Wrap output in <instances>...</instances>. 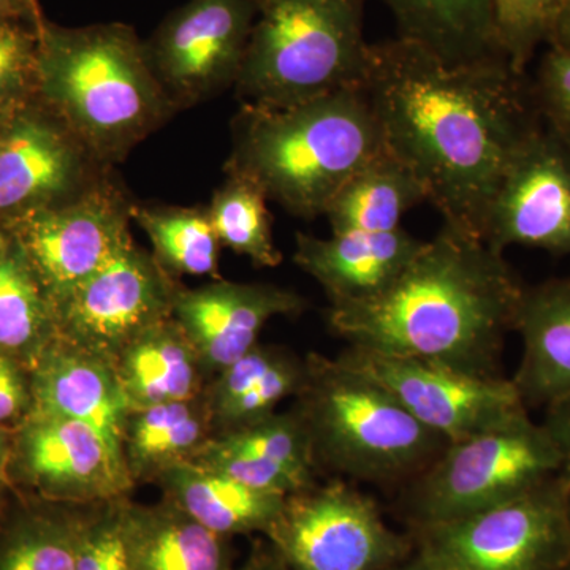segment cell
Instances as JSON below:
<instances>
[{
  "label": "cell",
  "mask_w": 570,
  "mask_h": 570,
  "mask_svg": "<svg viewBox=\"0 0 570 570\" xmlns=\"http://www.w3.org/2000/svg\"><path fill=\"white\" fill-rule=\"evenodd\" d=\"M360 88L444 224L482 238L510 160L542 124L531 82L504 59L452 63L397 36L370 45Z\"/></svg>",
  "instance_id": "6da1fadb"
},
{
  "label": "cell",
  "mask_w": 570,
  "mask_h": 570,
  "mask_svg": "<svg viewBox=\"0 0 570 570\" xmlns=\"http://www.w3.org/2000/svg\"><path fill=\"white\" fill-rule=\"evenodd\" d=\"M524 288L504 254L444 224L387 291L330 306L328 324L348 347L499 377Z\"/></svg>",
  "instance_id": "7a4b0ae2"
},
{
  "label": "cell",
  "mask_w": 570,
  "mask_h": 570,
  "mask_svg": "<svg viewBox=\"0 0 570 570\" xmlns=\"http://www.w3.org/2000/svg\"><path fill=\"white\" fill-rule=\"evenodd\" d=\"M37 97L104 167L130 153L179 112L124 22L39 26Z\"/></svg>",
  "instance_id": "3957f363"
},
{
  "label": "cell",
  "mask_w": 570,
  "mask_h": 570,
  "mask_svg": "<svg viewBox=\"0 0 570 570\" xmlns=\"http://www.w3.org/2000/svg\"><path fill=\"white\" fill-rule=\"evenodd\" d=\"M385 151L376 116L355 86L291 107L242 105L225 171L245 176L291 216L311 220Z\"/></svg>",
  "instance_id": "277c9868"
},
{
  "label": "cell",
  "mask_w": 570,
  "mask_h": 570,
  "mask_svg": "<svg viewBox=\"0 0 570 570\" xmlns=\"http://www.w3.org/2000/svg\"><path fill=\"white\" fill-rule=\"evenodd\" d=\"M294 411L318 468L367 483L411 482L449 444L340 356L306 355V381Z\"/></svg>",
  "instance_id": "5b68a950"
},
{
  "label": "cell",
  "mask_w": 570,
  "mask_h": 570,
  "mask_svg": "<svg viewBox=\"0 0 570 570\" xmlns=\"http://www.w3.org/2000/svg\"><path fill=\"white\" fill-rule=\"evenodd\" d=\"M366 0H255L236 80L242 105L284 108L362 85Z\"/></svg>",
  "instance_id": "8992f818"
},
{
  "label": "cell",
  "mask_w": 570,
  "mask_h": 570,
  "mask_svg": "<svg viewBox=\"0 0 570 570\" xmlns=\"http://www.w3.org/2000/svg\"><path fill=\"white\" fill-rule=\"evenodd\" d=\"M561 472L560 449L527 411L445 445L411 480L409 513L419 528L460 519L519 498Z\"/></svg>",
  "instance_id": "52a82bcc"
},
{
  "label": "cell",
  "mask_w": 570,
  "mask_h": 570,
  "mask_svg": "<svg viewBox=\"0 0 570 570\" xmlns=\"http://www.w3.org/2000/svg\"><path fill=\"white\" fill-rule=\"evenodd\" d=\"M434 570H564L570 558V480H547L519 498L419 528Z\"/></svg>",
  "instance_id": "ba28073f"
},
{
  "label": "cell",
  "mask_w": 570,
  "mask_h": 570,
  "mask_svg": "<svg viewBox=\"0 0 570 570\" xmlns=\"http://www.w3.org/2000/svg\"><path fill=\"white\" fill-rule=\"evenodd\" d=\"M264 535L287 570H384L411 557L376 502L343 480L288 494Z\"/></svg>",
  "instance_id": "9c48e42d"
},
{
  "label": "cell",
  "mask_w": 570,
  "mask_h": 570,
  "mask_svg": "<svg viewBox=\"0 0 570 570\" xmlns=\"http://www.w3.org/2000/svg\"><path fill=\"white\" fill-rule=\"evenodd\" d=\"M255 0H187L142 40L176 110L235 88L255 21Z\"/></svg>",
  "instance_id": "30bf717a"
},
{
  "label": "cell",
  "mask_w": 570,
  "mask_h": 570,
  "mask_svg": "<svg viewBox=\"0 0 570 570\" xmlns=\"http://www.w3.org/2000/svg\"><path fill=\"white\" fill-rule=\"evenodd\" d=\"M132 204L108 174L80 197L2 228L28 255L56 309L134 242Z\"/></svg>",
  "instance_id": "8fae6325"
},
{
  "label": "cell",
  "mask_w": 570,
  "mask_h": 570,
  "mask_svg": "<svg viewBox=\"0 0 570 570\" xmlns=\"http://www.w3.org/2000/svg\"><path fill=\"white\" fill-rule=\"evenodd\" d=\"M108 174L39 97L0 116V228L80 197Z\"/></svg>",
  "instance_id": "7c38bea8"
},
{
  "label": "cell",
  "mask_w": 570,
  "mask_h": 570,
  "mask_svg": "<svg viewBox=\"0 0 570 570\" xmlns=\"http://www.w3.org/2000/svg\"><path fill=\"white\" fill-rule=\"evenodd\" d=\"M337 356L374 379L449 444L530 411L512 379L478 376L431 360L348 346Z\"/></svg>",
  "instance_id": "4fadbf2b"
},
{
  "label": "cell",
  "mask_w": 570,
  "mask_h": 570,
  "mask_svg": "<svg viewBox=\"0 0 570 570\" xmlns=\"http://www.w3.org/2000/svg\"><path fill=\"white\" fill-rule=\"evenodd\" d=\"M178 285L130 242L56 307L59 336L112 365L135 337L171 317Z\"/></svg>",
  "instance_id": "5bb4252c"
},
{
  "label": "cell",
  "mask_w": 570,
  "mask_h": 570,
  "mask_svg": "<svg viewBox=\"0 0 570 570\" xmlns=\"http://www.w3.org/2000/svg\"><path fill=\"white\" fill-rule=\"evenodd\" d=\"M6 480L51 504L89 505L129 497L132 480L94 428L31 412L13 430Z\"/></svg>",
  "instance_id": "9a60e30c"
},
{
  "label": "cell",
  "mask_w": 570,
  "mask_h": 570,
  "mask_svg": "<svg viewBox=\"0 0 570 570\" xmlns=\"http://www.w3.org/2000/svg\"><path fill=\"white\" fill-rule=\"evenodd\" d=\"M482 239L501 254L521 246L570 257V142L546 122L510 160Z\"/></svg>",
  "instance_id": "2e32d148"
},
{
  "label": "cell",
  "mask_w": 570,
  "mask_h": 570,
  "mask_svg": "<svg viewBox=\"0 0 570 570\" xmlns=\"http://www.w3.org/2000/svg\"><path fill=\"white\" fill-rule=\"evenodd\" d=\"M306 307V298L281 285L214 279L197 288L179 284L171 317L212 379L257 346L269 321L298 316Z\"/></svg>",
  "instance_id": "e0dca14e"
},
{
  "label": "cell",
  "mask_w": 570,
  "mask_h": 570,
  "mask_svg": "<svg viewBox=\"0 0 570 570\" xmlns=\"http://www.w3.org/2000/svg\"><path fill=\"white\" fill-rule=\"evenodd\" d=\"M29 374L32 412L94 428L124 464L122 433L132 407L110 362L58 335L29 367Z\"/></svg>",
  "instance_id": "ac0fdd59"
},
{
  "label": "cell",
  "mask_w": 570,
  "mask_h": 570,
  "mask_svg": "<svg viewBox=\"0 0 570 570\" xmlns=\"http://www.w3.org/2000/svg\"><path fill=\"white\" fill-rule=\"evenodd\" d=\"M422 246V239L404 228L346 232L330 238L299 232L294 262L324 288L330 306L352 305L387 291Z\"/></svg>",
  "instance_id": "d6986e66"
},
{
  "label": "cell",
  "mask_w": 570,
  "mask_h": 570,
  "mask_svg": "<svg viewBox=\"0 0 570 570\" xmlns=\"http://www.w3.org/2000/svg\"><path fill=\"white\" fill-rule=\"evenodd\" d=\"M194 461L253 489L283 497L317 483L309 434L294 409L214 436Z\"/></svg>",
  "instance_id": "ffe728a7"
},
{
  "label": "cell",
  "mask_w": 570,
  "mask_h": 570,
  "mask_svg": "<svg viewBox=\"0 0 570 570\" xmlns=\"http://www.w3.org/2000/svg\"><path fill=\"white\" fill-rule=\"evenodd\" d=\"M515 332L523 352L513 385L528 409L549 406L570 392V276L524 288Z\"/></svg>",
  "instance_id": "44dd1931"
},
{
  "label": "cell",
  "mask_w": 570,
  "mask_h": 570,
  "mask_svg": "<svg viewBox=\"0 0 570 570\" xmlns=\"http://www.w3.org/2000/svg\"><path fill=\"white\" fill-rule=\"evenodd\" d=\"M306 381V356L273 344L258 343L206 385L204 397L214 436L254 425L276 414Z\"/></svg>",
  "instance_id": "7402d4cb"
},
{
  "label": "cell",
  "mask_w": 570,
  "mask_h": 570,
  "mask_svg": "<svg viewBox=\"0 0 570 570\" xmlns=\"http://www.w3.org/2000/svg\"><path fill=\"white\" fill-rule=\"evenodd\" d=\"M121 528L132 570H235L230 539L167 499L138 504L124 498Z\"/></svg>",
  "instance_id": "603a6c76"
},
{
  "label": "cell",
  "mask_w": 570,
  "mask_h": 570,
  "mask_svg": "<svg viewBox=\"0 0 570 570\" xmlns=\"http://www.w3.org/2000/svg\"><path fill=\"white\" fill-rule=\"evenodd\" d=\"M130 407L140 409L204 396L209 376L174 317L142 332L112 362Z\"/></svg>",
  "instance_id": "cb8c5ba5"
},
{
  "label": "cell",
  "mask_w": 570,
  "mask_h": 570,
  "mask_svg": "<svg viewBox=\"0 0 570 570\" xmlns=\"http://www.w3.org/2000/svg\"><path fill=\"white\" fill-rule=\"evenodd\" d=\"M156 485L164 499L227 539L254 532L265 534L287 498L253 489L195 461L171 468L160 475Z\"/></svg>",
  "instance_id": "d4e9b609"
},
{
  "label": "cell",
  "mask_w": 570,
  "mask_h": 570,
  "mask_svg": "<svg viewBox=\"0 0 570 570\" xmlns=\"http://www.w3.org/2000/svg\"><path fill=\"white\" fill-rule=\"evenodd\" d=\"M214 438L205 397L132 409L122 433V461L135 487L156 483L197 459Z\"/></svg>",
  "instance_id": "484cf974"
},
{
  "label": "cell",
  "mask_w": 570,
  "mask_h": 570,
  "mask_svg": "<svg viewBox=\"0 0 570 570\" xmlns=\"http://www.w3.org/2000/svg\"><path fill=\"white\" fill-rule=\"evenodd\" d=\"M400 37L452 63L504 59L491 0H382ZM505 61V59H504Z\"/></svg>",
  "instance_id": "4316f807"
},
{
  "label": "cell",
  "mask_w": 570,
  "mask_h": 570,
  "mask_svg": "<svg viewBox=\"0 0 570 570\" xmlns=\"http://www.w3.org/2000/svg\"><path fill=\"white\" fill-rule=\"evenodd\" d=\"M428 202L417 176L385 151L363 165L332 198L324 216L333 234L392 232L404 214Z\"/></svg>",
  "instance_id": "83f0119b"
},
{
  "label": "cell",
  "mask_w": 570,
  "mask_h": 570,
  "mask_svg": "<svg viewBox=\"0 0 570 570\" xmlns=\"http://www.w3.org/2000/svg\"><path fill=\"white\" fill-rule=\"evenodd\" d=\"M58 335L55 306L28 255L0 228V351L31 367Z\"/></svg>",
  "instance_id": "f1b7e54d"
},
{
  "label": "cell",
  "mask_w": 570,
  "mask_h": 570,
  "mask_svg": "<svg viewBox=\"0 0 570 570\" xmlns=\"http://www.w3.org/2000/svg\"><path fill=\"white\" fill-rule=\"evenodd\" d=\"M82 505L40 501L7 510L0 524V570H77Z\"/></svg>",
  "instance_id": "f546056e"
},
{
  "label": "cell",
  "mask_w": 570,
  "mask_h": 570,
  "mask_svg": "<svg viewBox=\"0 0 570 570\" xmlns=\"http://www.w3.org/2000/svg\"><path fill=\"white\" fill-rule=\"evenodd\" d=\"M132 223L145 232L157 264L174 279L209 276L220 279L219 238L208 206L132 204Z\"/></svg>",
  "instance_id": "4dcf8cb0"
},
{
  "label": "cell",
  "mask_w": 570,
  "mask_h": 570,
  "mask_svg": "<svg viewBox=\"0 0 570 570\" xmlns=\"http://www.w3.org/2000/svg\"><path fill=\"white\" fill-rule=\"evenodd\" d=\"M268 197L245 176L225 171L224 183L214 190L209 219L220 246L249 258L257 268H276L283 254L275 245Z\"/></svg>",
  "instance_id": "1f68e13d"
},
{
  "label": "cell",
  "mask_w": 570,
  "mask_h": 570,
  "mask_svg": "<svg viewBox=\"0 0 570 570\" xmlns=\"http://www.w3.org/2000/svg\"><path fill=\"white\" fill-rule=\"evenodd\" d=\"M562 2L564 0H491L499 50L517 73L527 75L535 50L549 43Z\"/></svg>",
  "instance_id": "d6a6232c"
},
{
  "label": "cell",
  "mask_w": 570,
  "mask_h": 570,
  "mask_svg": "<svg viewBox=\"0 0 570 570\" xmlns=\"http://www.w3.org/2000/svg\"><path fill=\"white\" fill-rule=\"evenodd\" d=\"M124 498L82 505L77 570H132L122 539Z\"/></svg>",
  "instance_id": "836d02e7"
},
{
  "label": "cell",
  "mask_w": 570,
  "mask_h": 570,
  "mask_svg": "<svg viewBox=\"0 0 570 570\" xmlns=\"http://www.w3.org/2000/svg\"><path fill=\"white\" fill-rule=\"evenodd\" d=\"M39 26L0 22V115L37 96Z\"/></svg>",
  "instance_id": "e575fe53"
},
{
  "label": "cell",
  "mask_w": 570,
  "mask_h": 570,
  "mask_svg": "<svg viewBox=\"0 0 570 570\" xmlns=\"http://www.w3.org/2000/svg\"><path fill=\"white\" fill-rule=\"evenodd\" d=\"M531 91L542 121L570 142V48L547 45Z\"/></svg>",
  "instance_id": "d590c367"
},
{
  "label": "cell",
  "mask_w": 570,
  "mask_h": 570,
  "mask_svg": "<svg viewBox=\"0 0 570 570\" xmlns=\"http://www.w3.org/2000/svg\"><path fill=\"white\" fill-rule=\"evenodd\" d=\"M33 397L29 367L0 351V428L17 430L31 415Z\"/></svg>",
  "instance_id": "8d00e7d4"
},
{
  "label": "cell",
  "mask_w": 570,
  "mask_h": 570,
  "mask_svg": "<svg viewBox=\"0 0 570 570\" xmlns=\"http://www.w3.org/2000/svg\"><path fill=\"white\" fill-rule=\"evenodd\" d=\"M543 428L562 456V474L570 480V392L543 407Z\"/></svg>",
  "instance_id": "74e56055"
},
{
  "label": "cell",
  "mask_w": 570,
  "mask_h": 570,
  "mask_svg": "<svg viewBox=\"0 0 570 570\" xmlns=\"http://www.w3.org/2000/svg\"><path fill=\"white\" fill-rule=\"evenodd\" d=\"M43 20L39 0H0V22L40 26Z\"/></svg>",
  "instance_id": "f35d334b"
},
{
  "label": "cell",
  "mask_w": 570,
  "mask_h": 570,
  "mask_svg": "<svg viewBox=\"0 0 570 570\" xmlns=\"http://www.w3.org/2000/svg\"><path fill=\"white\" fill-rule=\"evenodd\" d=\"M235 570H287L268 542H255L249 557Z\"/></svg>",
  "instance_id": "ab89813d"
},
{
  "label": "cell",
  "mask_w": 570,
  "mask_h": 570,
  "mask_svg": "<svg viewBox=\"0 0 570 570\" xmlns=\"http://www.w3.org/2000/svg\"><path fill=\"white\" fill-rule=\"evenodd\" d=\"M553 47L570 48V0H564L551 31L549 43Z\"/></svg>",
  "instance_id": "60d3db41"
},
{
  "label": "cell",
  "mask_w": 570,
  "mask_h": 570,
  "mask_svg": "<svg viewBox=\"0 0 570 570\" xmlns=\"http://www.w3.org/2000/svg\"><path fill=\"white\" fill-rule=\"evenodd\" d=\"M11 436H13V431L0 428V479L3 480H6V466L10 455Z\"/></svg>",
  "instance_id": "b9f144b4"
},
{
  "label": "cell",
  "mask_w": 570,
  "mask_h": 570,
  "mask_svg": "<svg viewBox=\"0 0 570 570\" xmlns=\"http://www.w3.org/2000/svg\"><path fill=\"white\" fill-rule=\"evenodd\" d=\"M384 570H434L431 568L430 562L419 553L414 557H407L406 560L396 562V564L390 566Z\"/></svg>",
  "instance_id": "7bdbcfd3"
},
{
  "label": "cell",
  "mask_w": 570,
  "mask_h": 570,
  "mask_svg": "<svg viewBox=\"0 0 570 570\" xmlns=\"http://www.w3.org/2000/svg\"><path fill=\"white\" fill-rule=\"evenodd\" d=\"M6 480L0 479V524H2V521L7 515V510H9V505H7L6 499Z\"/></svg>",
  "instance_id": "ee69618b"
},
{
  "label": "cell",
  "mask_w": 570,
  "mask_h": 570,
  "mask_svg": "<svg viewBox=\"0 0 570 570\" xmlns=\"http://www.w3.org/2000/svg\"><path fill=\"white\" fill-rule=\"evenodd\" d=\"M564 570H570V558H569L568 566H566V569H564Z\"/></svg>",
  "instance_id": "f6af8a7d"
},
{
  "label": "cell",
  "mask_w": 570,
  "mask_h": 570,
  "mask_svg": "<svg viewBox=\"0 0 570 570\" xmlns=\"http://www.w3.org/2000/svg\"><path fill=\"white\" fill-rule=\"evenodd\" d=\"M0 116H2V115H0Z\"/></svg>",
  "instance_id": "bcb514c9"
}]
</instances>
